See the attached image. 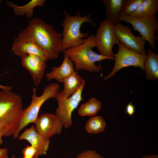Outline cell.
Wrapping results in <instances>:
<instances>
[{"label": "cell", "instance_id": "6da1fadb", "mask_svg": "<svg viewBox=\"0 0 158 158\" xmlns=\"http://www.w3.org/2000/svg\"><path fill=\"white\" fill-rule=\"evenodd\" d=\"M17 37L30 39L40 47L46 61L58 57L62 47V33L40 18H35L29 23Z\"/></svg>", "mask_w": 158, "mask_h": 158}, {"label": "cell", "instance_id": "7a4b0ae2", "mask_svg": "<svg viewBox=\"0 0 158 158\" xmlns=\"http://www.w3.org/2000/svg\"><path fill=\"white\" fill-rule=\"evenodd\" d=\"M21 97L11 90L0 91V127L4 137L13 135L24 112Z\"/></svg>", "mask_w": 158, "mask_h": 158}, {"label": "cell", "instance_id": "3957f363", "mask_svg": "<svg viewBox=\"0 0 158 158\" xmlns=\"http://www.w3.org/2000/svg\"><path fill=\"white\" fill-rule=\"evenodd\" d=\"M95 47V35L92 34L88 37L84 43L67 49L63 53L75 64L74 68L76 71L83 70L98 72L100 68L95 63L109 59L93 51L92 48Z\"/></svg>", "mask_w": 158, "mask_h": 158}, {"label": "cell", "instance_id": "277c9868", "mask_svg": "<svg viewBox=\"0 0 158 158\" xmlns=\"http://www.w3.org/2000/svg\"><path fill=\"white\" fill-rule=\"evenodd\" d=\"M64 18L61 25L63 30L62 34V47L61 52L67 49L77 46L84 43L89 36L87 33H81L80 28L84 23H90L93 25L94 19L90 18L91 14L80 16L78 11L75 16H72L67 12H63Z\"/></svg>", "mask_w": 158, "mask_h": 158}, {"label": "cell", "instance_id": "5b68a950", "mask_svg": "<svg viewBox=\"0 0 158 158\" xmlns=\"http://www.w3.org/2000/svg\"><path fill=\"white\" fill-rule=\"evenodd\" d=\"M59 85L57 83L50 84L44 88L42 94L39 96L36 94V89L33 88L31 103L28 107L24 109L20 123L13 135L14 138H18L20 132L28 124L35 123L38 118L39 111L42 105L47 99L56 98L59 92Z\"/></svg>", "mask_w": 158, "mask_h": 158}, {"label": "cell", "instance_id": "8992f818", "mask_svg": "<svg viewBox=\"0 0 158 158\" xmlns=\"http://www.w3.org/2000/svg\"><path fill=\"white\" fill-rule=\"evenodd\" d=\"M85 82L83 83L78 90L71 96L66 98L62 90L59 92L55 98L58 107L55 111L56 114L61 121L63 127L66 128L71 127L73 122L72 112L77 107L80 102L83 100L82 92Z\"/></svg>", "mask_w": 158, "mask_h": 158}, {"label": "cell", "instance_id": "52a82bcc", "mask_svg": "<svg viewBox=\"0 0 158 158\" xmlns=\"http://www.w3.org/2000/svg\"><path fill=\"white\" fill-rule=\"evenodd\" d=\"M113 25L107 19H104L99 24L95 36L96 47L100 54L111 60H114L113 47L120 42L114 32Z\"/></svg>", "mask_w": 158, "mask_h": 158}, {"label": "cell", "instance_id": "ba28073f", "mask_svg": "<svg viewBox=\"0 0 158 158\" xmlns=\"http://www.w3.org/2000/svg\"><path fill=\"white\" fill-rule=\"evenodd\" d=\"M120 21H123L132 25L133 30L138 31L149 44L151 48L156 49L155 45L156 31L158 30L157 16L137 18L130 16L119 14Z\"/></svg>", "mask_w": 158, "mask_h": 158}, {"label": "cell", "instance_id": "9c48e42d", "mask_svg": "<svg viewBox=\"0 0 158 158\" xmlns=\"http://www.w3.org/2000/svg\"><path fill=\"white\" fill-rule=\"evenodd\" d=\"M118 51L114 54V66L109 74L104 77V80H107L114 76L121 69L129 66L139 67L144 71V64L147 55H142L133 51L126 48L122 43L118 45Z\"/></svg>", "mask_w": 158, "mask_h": 158}, {"label": "cell", "instance_id": "30bf717a", "mask_svg": "<svg viewBox=\"0 0 158 158\" xmlns=\"http://www.w3.org/2000/svg\"><path fill=\"white\" fill-rule=\"evenodd\" d=\"M113 29L118 40L128 49L142 55L147 54L145 48L146 41L144 37L135 35L129 27L120 23L113 25Z\"/></svg>", "mask_w": 158, "mask_h": 158}, {"label": "cell", "instance_id": "8fae6325", "mask_svg": "<svg viewBox=\"0 0 158 158\" xmlns=\"http://www.w3.org/2000/svg\"><path fill=\"white\" fill-rule=\"evenodd\" d=\"M35 128L41 135L48 138L61 133L63 127L61 121L56 114L45 113L38 117Z\"/></svg>", "mask_w": 158, "mask_h": 158}, {"label": "cell", "instance_id": "7c38bea8", "mask_svg": "<svg viewBox=\"0 0 158 158\" xmlns=\"http://www.w3.org/2000/svg\"><path fill=\"white\" fill-rule=\"evenodd\" d=\"M22 66L31 76L34 85L37 87L44 75L47 61L35 55H26L21 57Z\"/></svg>", "mask_w": 158, "mask_h": 158}, {"label": "cell", "instance_id": "4fadbf2b", "mask_svg": "<svg viewBox=\"0 0 158 158\" xmlns=\"http://www.w3.org/2000/svg\"><path fill=\"white\" fill-rule=\"evenodd\" d=\"M18 139L26 140L35 149L36 153L33 158H39L40 156L47 154L50 144L49 139L40 134L33 125L26 128L19 136Z\"/></svg>", "mask_w": 158, "mask_h": 158}, {"label": "cell", "instance_id": "5bb4252c", "mask_svg": "<svg viewBox=\"0 0 158 158\" xmlns=\"http://www.w3.org/2000/svg\"><path fill=\"white\" fill-rule=\"evenodd\" d=\"M12 51L15 55L21 57L26 55L32 54L46 60L40 47L30 39L17 37L14 39L12 45Z\"/></svg>", "mask_w": 158, "mask_h": 158}, {"label": "cell", "instance_id": "9a60e30c", "mask_svg": "<svg viewBox=\"0 0 158 158\" xmlns=\"http://www.w3.org/2000/svg\"><path fill=\"white\" fill-rule=\"evenodd\" d=\"M74 63L66 55L64 54V59L61 65L54 66L52 70L48 73L46 78L48 81L54 79L60 83L63 79L72 74L75 71Z\"/></svg>", "mask_w": 158, "mask_h": 158}, {"label": "cell", "instance_id": "2e32d148", "mask_svg": "<svg viewBox=\"0 0 158 158\" xmlns=\"http://www.w3.org/2000/svg\"><path fill=\"white\" fill-rule=\"evenodd\" d=\"M158 12V0H143L137 9L130 16L134 18L153 17Z\"/></svg>", "mask_w": 158, "mask_h": 158}, {"label": "cell", "instance_id": "e0dca14e", "mask_svg": "<svg viewBox=\"0 0 158 158\" xmlns=\"http://www.w3.org/2000/svg\"><path fill=\"white\" fill-rule=\"evenodd\" d=\"M85 82V79L80 76L77 71H74L71 75L63 79L64 84L62 90L66 98H68L76 92L83 84Z\"/></svg>", "mask_w": 158, "mask_h": 158}, {"label": "cell", "instance_id": "ac0fdd59", "mask_svg": "<svg viewBox=\"0 0 158 158\" xmlns=\"http://www.w3.org/2000/svg\"><path fill=\"white\" fill-rule=\"evenodd\" d=\"M46 2L45 0H32L22 6L17 5L9 1H7L6 4L13 9L16 16H22L25 14L27 18H30L33 16L34 8L37 6H43Z\"/></svg>", "mask_w": 158, "mask_h": 158}, {"label": "cell", "instance_id": "d6986e66", "mask_svg": "<svg viewBox=\"0 0 158 158\" xmlns=\"http://www.w3.org/2000/svg\"><path fill=\"white\" fill-rule=\"evenodd\" d=\"M147 58L144 64L146 78L154 80L158 78V55L150 49L147 52Z\"/></svg>", "mask_w": 158, "mask_h": 158}, {"label": "cell", "instance_id": "ffe728a7", "mask_svg": "<svg viewBox=\"0 0 158 158\" xmlns=\"http://www.w3.org/2000/svg\"><path fill=\"white\" fill-rule=\"evenodd\" d=\"M107 19L113 25L120 23L119 14L123 0H102Z\"/></svg>", "mask_w": 158, "mask_h": 158}, {"label": "cell", "instance_id": "44dd1931", "mask_svg": "<svg viewBox=\"0 0 158 158\" xmlns=\"http://www.w3.org/2000/svg\"><path fill=\"white\" fill-rule=\"evenodd\" d=\"M102 105L95 98L92 97L80 106L78 109V114L82 116L95 115L101 109Z\"/></svg>", "mask_w": 158, "mask_h": 158}, {"label": "cell", "instance_id": "7402d4cb", "mask_svg": "<svg viewBox=\"0 0 158 158\" xmlns=\"http://www.w3.org/2000/svg\"><path fill=\"white\" fill-rule=\"evenodd\" d=\"M106 123L101 116H96L90 118L86 122L85 128L88 133L97 134L104 132Z\"/></svg>", "mask_w": 158, "mask_h": 158}, {"label": "cell", "instance_id": "603a6c76", "mask_svg": "<svg viewBox=\"0 0 158 158\" xmlns=\"http://www.w3.org/2000/svg\"><path fill=\"white\" fill-rule=\"evenodd\" d=\"M143 0H123L120 13L127 16L135 11Z\"/></svg>", "mask_w": 158, "mask_h": 158}, {"label": "cell", "instance_id": "cb8c5ba5", "mask_svg": "<svg viewBox=\"0 0 158 158\" xmlns=\"http://www.w3.org/2000/svg\"><path fill=\"white\" fill-rule=\"evenodd\" d=\"M76 158H104L95 150H87L81 152Z\"/></svg>", "mask_w": 158, "mask_h": 158}, {"label": "cell", "instance_id": "d4e9b609", "mask_svg": "<svg viewBox=\"0 0 158 158\" xmlns=\"http://www.w3.org/2000/svg\"><path fill=\"white\" fill-rule=\"evenodd\" d=\"M36 153L35 149L32 145L27 146L22 150L23 156L33 158Z\"/></svg>", "mask_w": 158, "mask_h": 158}, {"label": "cell", "instance_id": "484cf974", "mask_svg": "<svg viewBox=\"0 0 158 158\" xmlns=\"http://www.w3.org/2000/svg\"><path fill=\"white\" fill-rule=\"evenodd\" d=\"M135 111L134 106L132 104V102H130L127 106L126 110L125 112L127 113L129 116H132Z\"/></svg>", "mask_w": 158, "mask_h": 158}, {"label": "cell", "instance_id": "4316f807", "mask_svg": "<svg viewBox=\"0 0 158 158\" xmlns=\"http://www.w3.org/2000/svg\"><path fill=\"white\" fill-rule=\"evenodd\" d=\"M0 158H8V150L7 148L0 149Z\"/></svg>", "mask_w": 158, "mask_h": 158}, {"label": "cell", "instance_id": "83f0119b", "mask_svg": "<svg viewBox=\"0 0 158 158\" xmlns=\"http://www.w3.org/2000/svg\"><path fill=\"white\" fill-rule=\"evenodd\" d=\"M12 88L13 87L11 86L4 85L0 84V89L1 90H11Z\"/></svg>", "mask_w": 158, "mask_h": 158}, {"label": "cell", "instance_id": "f1b7e54d", "mask_svg": "<svg viewBox=\"0 0 158 158\" xmlns=\"http://www.w3.org/2000/svg\"><path fill=\"white\" fill-rule=\"evenodd\" d=\"M141 158H158V155L156 154L147 155L142 157Z\"/></svg>", "mask_w": 158, "mask_h": 158}, {"label": "cell", "instance_id": "f546056e", "mask_svg": "<svg viewBox=\"0 0 158 158\" xmlns=\"http://www.w3.org/2000/svg\"><path fill=\"white\" fill-rule=\"evenodd\" d=\"M3 136V133L0 127V145L2 144L3 142L2 139V137Z\"/></svg>", "mask_w": 158, "mask_h": 158}, {"label": "cell", "instance_id": "4dcf8cb0", "mask_svg": "<svg viewBox=\"0 0 158 158\" xmlns=\"http://www.w3.org/2000/svg\"><path fill=\"white\" fill-rule=\"evenodd\" d=\"M22 158H32L28 157L23 156Z\"/></svg>", "mask_w": 158, "mask_h": 158}, {"label": "cell", "instance_id": "1f68e13d", "mask_svg": "<svg viewBox=\"0 0 158 158\" xmlns=\"http://www.w3.org/2000/svg\"><path fill=\"white\" fill-rule=\"evenodd\" d=\"M15 155H13L11 157V158H15Z\"/></svg>", "mask_w": 158, "mask_h": 158}]
</instances>
